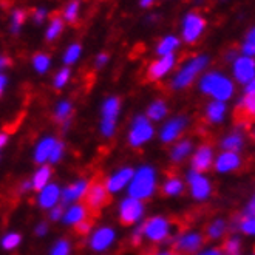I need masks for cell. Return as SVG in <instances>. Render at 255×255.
Wrapping results in <instances>:
<instances>
[{
	"label": "cell",
	"mask_w": 255,
	"mask_h": 255,
	"mask_svg": "<svg viewBox=\"0 0 255 255\" xmlns=\"http://www.w3.org/2000/svg\"><path fill=\"white\" fill-rule=\"evenodd\" d=\"M56 142H57V139L54 136H43L34 147V153H33L34 162L40 164V166H43L45 162H48L50 153H51V150Z\"/></svg>",
	"instance_id": "cell-23"
},
{
	"label": "cell",
	"mask_w": 255,
	"mask_h": 255,
	"mask_svg": "<svg viewBox=\"0 0 255 255\" xmlns=\"http://www.w3.org/2000/svg\"><path fill=\"white\" fill-rule=\"evenodd\" d=\"M54 121L57 123H67L71 121V116H73V104L68 99H62L56 104L54 107Z\"/></svg>",
	"instance_id": "cell-30"
},
{
	"label": "cell",
	"mask_w": 255,
	"mask_h": 255,
	"mask_svg": "<svg viewBox=\"0 0 255 255\" xmlns=\"http://www.w3.org/2000/svg\"><path fill=\"white\" fill-rule=\"evenodd\" d=\"M74 228H76L79 235H88L90 232L93 231V224H92V221H90V220H84V221H81L78 226H74Z\"/></svg>",
	"instance_id": "cell-48"
},
{
	"label": "cell",
	"mask_w": 255,
	"mask_h": 255,
	"mask_svg": "<svg viewBox=\"0 0 255 255\" xmlns=\"http://www.w3.org/2000/svg\"><path fill=\"white\" fill-rule=\"evenodd\" d=\"M22 243V235L17 232H8L2 237L0 240V246H2L5 251H14L17 249Z\"/></svg>",
	"instance_id": "cell-38"
},
{
	"label": "cell",
	"mask_w": 255,
	"mask_h": 255,
	"mask_svg": "<svg viewBox=\"0 0 255 255\" xmlns=\"http://www.w3.org/2000/svg\"><path fill=\"white\" fill-rule=\"evenodd\" d=\"M193 152V141L192 139H178L170 148V161L175 164L183 162Z\"/></svg>",
	"instance_id": "cell-25"
},
{
	"label": "cell",
	"mask_w": 255,
	"mask_h": 255,
	"mask_svg": "<svg viewBox=\"0 0 255 255\" xmlns=\"http://www.w3.org/2000/svg\"><path fill=\"white\" fill-rule=\"evenodd\" d=\"M79 11H81V2L79 0H71L68 2L62 11V20L68 22V23H74L79 17Z\"/></svg>",
	"instance_id": "cell-35"
},
{
	"label": "cell",
	"mask_w": 255,
	"mask_h": 255,
	"mask_svg": "<svg viewBox=\"0 0 255 255\" xmlns=\"http://www.w3.org/2000/svg\"><path fill=\"white\" fill-rule=\"evenodd\" d=\"M228 113V106L226 102H220V101H211L206 106V121L209 124H221L224 121Z\"/></svg>",
	"instance_id": "cell-24"
},
{
	"label": "cell",
	"mask_w": 255,
	"mask_h": 255,
	"mask_svg": "<svg viewBox=\"0 0 255 255\" xmlns=\"http://www.w3.org/2000/svg\"><path fill=\"white\" fill-rule=\"evenodd\" d=\"M65 155V144L62 141H57L51 150V153H50V158H48V162L50 164H57L59 161H61Z\"/></svg>",
	"instance_id": "cell-44"
},
{
	"label": "cell",
	"mask_w": 255,
	"mask_h": 255,
	"mask_svg": "<svg viewBox=\"0 0 255 255\" xmlns=\"http://www.w3.org/2000/svg\"><path fill=\"white\" fill-rule=\"evenodd\" d=\"M186 179L190 189V195L195 201H206L209 197L212 195V184L211 179H209L204 173L195 172V170H189L186 173Z\"/></svg>",
	"instance_id": "cell-8"
},
{
	"label": "cell",
	"mask_w": 255,
	"mask_h": 255,
	"mask_svg": "<svg viewBox=\"0 0 255 255\" xmlns=\"http://www.w3.org/2000/svg\"><path fill=\"white\" fill-rule=\"evenodd\" d=\"M245 133L237 128V130H232L231 133H228L226 136H224L220 142L221 148L226 150V152H235V153H240L242 150L245 148Z\"/></svg>",
	"instance_id": "cell-22"
},
{
	"label": "cell",
	"mask_w": 255,
	"mask_h": 255,
	"mask_svg": "<svg viewBox=\"0 0 255 255\" xmlns=\"http://www.w3.org/2000/svg\"><path fill=\"white\" fill-rule=\"evenodd\" d=\"M8 139H9V136H8V133H5V131H0V150H2L6 144H8Z\"/></svg>",
	"instance_id": "cell-55"
},
{
	"label": "cell",
	"mask_w": 255,
	"mask_h": 255,
	"mask_svg": "<svg viewBox=\"0 0 255 255\" xmlns=\"http://www.w3.org/2000/svg\"><path fill=\"white\" fill-rule=\"evenodd\" d=\"M6 85H8V78H6V74L0 71V96H2L3 92L6 90Z\"/></svg>",
	"instance_id": "cell-53"
},
{
	"label": "cell",
	"mask_w": 255,
	"mask_h": 255,
	"mask_svg": "<svg viewBox=\"0 0 255 255\" xmlns=\"http://www.w3.org/2000/svg\"><path fill=\"white\" fill-rule=\"evenodd\" d=\"M62 31H64V20L61 17H53L48 22L47 29H45V39H47L48 42L56 40L59 36L62 34Z\"/></svg>",
	"instance_id": "cell-34"
},
{
	"label": "cell",
	"mask_w": 255,
	"mask_h": 255,
	"mask_svg": "<svg viewBox=\"0 0 255 255\" xmlns=\"http://www.w3.org/2000/svg\"><path fill=\"white\" fill-rule=\"evenodd\" d=\"M158 189V173L153 166H144L138 167V170L133 172L131 181L127 186L128 197L136 198L139 201H145L152 198Z\"/></svg>",
	"instance_id": "cell-2"
},
{
	"label": "cell",
	"mask_w": 255,
	"mask_h": 255,
	"mask_svg": "<svg viewBox=\"0 0 255 255\" xmlns=\"http://www.w3.org/2000/svg\"><path fill=\"white\" fill-rule=\"evenodd\" d=\"M53 176V172H51V167L47 166V164H43V166H40L31 176V179H29V184H31V190H36L39 192L42 187H45L50 179Z\"/></svg>",
	"instance_id": "cell-27"
},
{
	"label": "cell",
	"mask_w": 255,
	"mask_h": 255,
	"mask_svg": "<svg viewBox=\"0 0 255 255\" xmlns=\"http://www.w3.org/2000/svg\"><path fill=\"white\" fill-rule=\"evenodd\" d=\"M232 74L238 84H249L255 79V61L254 57L237 56L232 61Z\"/></svg>",
	"instance_id": "cell-13"
},
{
	"label": "cell",
	"mask_w": 255,
	"mask_h": 255,
	"mask_svg": "<svg viewBox=\"0 0 255 255\" xmlns=\"http://www.w3.org/2000/svg\"><path fill=\"white\" fill-rule=\"evenodd\" d=\"M84 198H85V207L88 211L98 214L101 209L109 203V192L106 190L102 183H93V184H90Z\"/></svg>",
	"instance_id": "cell-17"
},
{
	"label": "cell",
	"mask_w": 255,
	"mask_h": 255,
	"mask_svg": "<svg viewBox=\"0 0 255 255\" xmlns=\"http://www.w3.org/2000/svg\"><path fill=\"white\" fill-rule=\"evenodd\" d=\"M109 61H110V56H109L107 53H101V54H98L96 59H95V67L99 70V68H102V67H106V65L109 64Z\"/></svg>",
	"instance_id": "cell-49"
},
{
	"label": "cell",
	"mask_w": 255,
	"mask_h": 255,
	"mask_svg": "<svg viewBox=\"0 0 255 255\" xmlns=\"http://www.w3.org/2000/svg\"><path fill=\"white\" fill-rule=\"evenodd\" d=\"M82 56V47L81 43H70L67 50L64 51L62 54V61L65 64V67H70V65H74Z\"/></svg>",
	"instance_id": "cell-31"
},
{
	"label": "cell",
	"mask_w": 255,
	"mask_h": 255,
	"mask_svg": "<svg viewBox=\"0 0 255 255\" xmlns=\"http://www.w3.org/2000/svg\"><path fill=\"white\" fill-rule=\"evenodd\" d=\"M195 255H223V249H220V248H207V249L198 251Z\"/></svg>",
	"instance_id": "cell-52"
},
{
	"label": "cell",
	"mask_w": 255,
	"mask_h": 255,
	"mask_svg": "<svg viewBox=\"0 0 255 255\" xmlns=\"http://www.w3.org/2000/svg\"><path fill=\"white\" fill-rule=\"evenodd\" d=\"M118 214H119V221H121V224H124V226L139 224L145 214V204L144 201L127 197L119 203Z\"/></svg>",
	"instance_id": "cell-7"
},
{
	"label": "cell",
	"mask_w": 255,
	"mask_h": 255,
	"mask_svg": "<svg viewBox=\"0 0 255 255\" xmlns=\"http://www.w3.org/2000/svg\"><path fill=\"white\" fill-rule=\"evenodd\" d=\"M155 2H156V0H139V6L141 8H150Z\"/></svg>",
	"instance_id": "cell-56"
},
{
	"label": "cell",
	"mask_w": 255,
	"mask_h": 255,
	"mask_svg": "<svg viewBox=\"0 0 255 255\" xmlns=\"http://www.w3.org/2000/svg\"><path fill=\"white\" fill-rule=\"evenodd\" d=\"M238 110L246 118L254 116L255 113V95H243L238 101Z\"/></svg>",
	"instance_id": "cell-39"
},
{
	"label": "cell",
	"mask_w": 255,
	"mask_h": 255,
	"mask_svg": "<svg viewBox=\"0 0 255 255\" xmlns=\"http://www.w3.org/2000/svg\"><path fill=\"white\" fill-rule=\"evenodd\" d=\"M87 218H88V209L85 207V204L74 203V204H70L64 211L62 221L67 226H78L81 221Z\"/></svg>",
	"instance_id": "cell-21"
},
{
	"label": "cell",
	"mask_w": 255,
	"mask_h": 255,
	"mask_svg": "<svg viewBox=\"0 0 255 255\" xmlns=\"http://www.w3.org/2000/svg\"><path fill=\"white\" fill-rule=\"evenodd\" d=\"M153 136H155V127L152 121H148L144 115H139L133 119L127 134V141L130 147L139 148L144 144H147L150 139H153Z\"/></svg>",
	"instance_id": "cell-6"
},
{
	"label": "cell",
	"mask_w": 255,
	"mask_h": 255,
	"mask_svg": "<svg viewBox=\"0 0 255 255\" xmlns=\"http://www.w3.org/2000/svg\"><path fill=\"white\" fill-rule=\"evenodd\" d=\"M176 65V54H169V56H159L156 61H153L147 68V78L148 81L156 82L166 78L167 74L175 68Z\"/></svg>",
	"instance_id": "cell-16"
},
{
	"label": "cell",
	"mask_w": 255,
	"mask_h": 255,
	"mask_svg": "<svg viewBox=\"0 0 255 255\" xmlns=\"http://www.w3.org/2000/svg\"><path fill=\"white\" fill-rule=\"evenodd\" d=\"M209 62H211V59H209L207 54H197L190 57L189 61H186L179 70L173 74L172 78V88L173 90H184L187 87H190L195 79H197L200 74L207 68Z\"/></svg>",
	"instance_id": "cell-3"
},
{
	"label": "cell",
	"mask_w": 255,
	"mask_h": 255,
	"mask_svg": "<svg viewBox=\"0 0 255 255\" xmlns=\"http://www.w3.org/2000/svg\"><path fill=\"white\" fill-rule=\"evenodd\" d=\"M88 187H90V179L87 178H81L78 181L68 184L67 187L61 190V204L65 207V206L78 203L79 200L85 197Z\"/></svg>",
	"instance_id": "cell-18"
},
{
	"label": "cell",
	"mask_w": 255,
	"mask_h": 255,
	"mask_svg": "<svg viewBox=\"0 0 255 255\" xmlns=\"http://www.w3.org/2000/svg\"><path fill=\"white\" fill-rule=\"evenodd\" d=\"M254 54H255V28H251L242 43V56L254 57Z\"/></svg>",
	"instance_id": "cell-40"
},
{
	"label": "cell",
	"mask_w": 255,
	"mask_h": 255,
	"mask_svg": "<svg viewBox=\"0 0 255 255\" xmlns=\"http://www.w3.org/2000/svg\"><path fill=\"white\" fill-rule=\"evenodd\" d=\"M48 223L47 221H39V224L36 226V235L37 237H45L48 234Z\"/></svg>",
	"instance_id": "cell-50"
},
{
	"label": "cell",
	"mask_w": 255,
	"mask_h": 255,
	"mask_svg": "<svg viewBox=\"0 0 255 255\" xmlns=\"http://www.w3.org/2000/svg\"><path fill=\"white\" fill-rule=\"evenodd\" d=\"M6 65H8V59H6V57H2V56H0V70L5 68Z\"/></svg>",
	"instance_id": "cell-58"
},
{
	"label": "cell",
	"mask_w": 255,
	"mask_h": 255,
	"mask_svg": "<svg viewBox=\"0 0 255 255\" xmlns=\"http://www.w3.org/2000/svg\"><path fill=\"white\" fill-rule=\"evenodd\" d=\"M206 29V20L198 12H187L181 23V37L186 43H195Z\"/></svg>",
	"instance_id": "cell-9"
},
{
	"label": "cell",
	"mask_w": 255,
	"mask_h": 255,
	"mask_svg": "<svg viewBox=\"0 0 255 255\" xmlns=\"http://www.w3.org/2000/svg\"><path fill=\"white\" fill-rule=\"evenodd\" d=\"M228 232V223L223 218L214 220L211 224L207 226V238L211 240H220L224 237V234Z\"/></svg>",
	"instance_id": "cell-32"
},
{
	"label": "cell",
	"mask_w": 255,
	"mask_h": 255,
	"mask_svg": "<svg viewBox=\"0 0 255 255\" xmlns=\"http://www.w3.org/2000/svg\"><path fill=\"white\" fill-rule=\"evenodd\" d=\"M133 172L134 170L130 166H126L110 173L106 179V183H104V187H106L109 195H116L119 192H123L124 189H127L128 183L131 181Z\"/></svg>",
	"instance_id": "cell-15"
},
{
	"label": "cell",
	"mask_w": 255,
	"mask_h": 255,
	"mask_svg": "<svg viewBox=\"0 0 255 255\" xmlns=\"http://www.w3.org/2000/svg\"><path fill=\"white\" fill-rule=\"evenodd\" d=\"M148 255H179V254L172 251V249H161V251H155V252L148 254Z\"/></svg>",
	"instance_id": "cell-54"
},
{
	"label": "cell",
	"mask_w": 255,
	"mask_h": 255,
	"mask_svg": "<svg viewBox=\"0 0 255 255\" xmlns=\"http://www.w3.org/2000/svg\"><path fill=\"white\" fill-rule=\"evenodd\" d=\"M190 167L195 172L204 173L212 167L214 159H215V152L214 147L209 144H203L198 148H195L190 155Z\"/></svg>",
	"instance_id": "cell-14"
},
{
	"label": "cell",
	"mask_w": 255,
	"mask_h": 255,
	"mask_svg": "<svg viewBox=\"0 0 255 255\" xmlns=\"http://www.w3.org/2000/svg\"><path fill=\"white\" fill-rule=\"evenodd\" d=\"M31 64H33V68L36 73L45 74V73H48V70L51 68V57L47 53H36L33 56Z\"/></svg>",
	"instance_id": "cell-33"
},
{
	"label": "cell",
	"mask_w": 255,
	"mask_h": 255,
	"mask_svg": "<svg viewBox=\"0 0 255 255\" xmlns=\"http://www.w3.org/2000/svg\"><path fill=\"white\" fill-rule=\"evenodd\" d=\"M240 166H242V156L235 152H226V150H223V152L214 159V167L218 173L235 172L240 169Z\"/></svg>",
	"instance_id": "cell-20"
},
{
	"label": "cell",
	"mask_w": 255,
	"mask_h": 255,
	"mask_svg": "<svg viewBox=\"0 0 255 255\" xmlns=\"http://www.w3.org/2000/svg\"><path fill=\"white\" fill-rule=\"evenodd\" d=\"M116 229L112 226H99L95 231L90 232V238H88V245L92 248V251L95 252H107L115 243H116Z\"/></svg>",
	"instance_id": "cell-10"
},
{
	"label": "cell",
	"mask_w": 255,
	"mask_h": 255,
	"mask_svg": "<svg viewBox=\"0 0 255 255\" xmlns=\"http://www.w3.org/2000/svg\"><path fill=\"white\" fill-rule=\"evenodd\" d=\"M189 126V118L187 116H173L170 119H167L166 123L162 124L161 130H159V139L164 144H172L176 142L179 139V136L183 134V131L186 130V127Z\"/></svg>",
	"instance_id": "cell-12"
},
{
	"label": "cell",
	"mask_w": 255,
	"mask_h": 255,
	"mask_svg": "<svg viewBox=\"0 0 255 255\" xmlns=\"http://www.w3.org/2000/svg\"><path fill=\"white\" fill-rule=\"evenodd\" d=\"M70 78H71V70L70 67H64L59 70L56 74H54V78H53V85L56 90H62L68 82H70Z\"/></svg>",
	"instance_id": "cell-42"
},
{
	"label": "cell",
	"mask_w": 255,
	"mask_h": 255,
	"mask_svg": "<svg viewBox=\"0 0 255 255\" xmlns=\"http://www.w3.org/2000/svg\"><path fill=\"white\" fill-rule=\"evenodd\" d=\"M25 190H31V184H29V181H23V183H22L20 192H25Z\"/></svg>",
	"instance_id": "cell-57"
},
{
	"label": "cell",
	"mask_w": 255,
	"mask_h": 255,
	"mask_svg": "<svg viewBox=\"0 0 255 255\" xmlns=\"http://www.w3.org/2000/svg\"><path fill=\"white\" fill-rule=\"evenodd\" d=\"M242 217H255V200L251 198V201L248 203V206L245 207L243 215Z\"/></svg>",
	"instance_id": "cell-51"
},
{
	"label": "cell",
	"mask_w": 255,
	"mask_h": 255,
	"mask_svg": "<svg viewBox=\"0 0 255 255\" xmlns=\"http://www.w3.org/2000/svg\"><path fill=\"white\" fill-rule=\"evenodd\" d=\"M61 186L56 183H48L37 192V204L42 209L50 211L51 207L61 204Z\"/></svg>",
	"instance_id": "cell-19"
},
{
	"label": "cell",
	"mask_w": 255,
	"mask_h": 255,
	"mask_svg": "<svg viewBox=\"0 0 255 255\" xmlns=\"http://www.w3.org/2000/svg\"><path fill=\"white\" fill-rule=\"evenodd\" d=\"M167 115H169L167 102L164 99H155L153 102H150V106L147 107L145 118L148 119V121L158 123V121H162V119H166Z\"/></svg>",
	"instance_id": "cell-26"
},
{
	"label": "cell",
	"mask_w": 255,
	"mask_h": 255,
	"mask_svg": "<svg viewBox=\"0 0 255 255\" xmlns=\"http://www.w3.org/2000/svg\"><path fill=\"white\" fill-rule=\"evenodd\" d=\"M48 19V11L45 8H37L34 12H33V22L36 25H42L45 23V20Z\"/></svg>",
	"instance_id": "cell-47"
},
{
	"label": "cell",
	"mask_w": 255,
	"mask_h": 255,
	"mask_svg": "<svg viewBox=\"0 0 255 255\" xmlns=\"http://www.w3.org/2000/svg\"><path fill=\"white\" fill-rule=\"evenodd\" d=\"M64 211H65V207H64L62 204H57V206L51 207L50 211H48V218H50L51 221H59V220H62Z\"/></svg>",
	"instance_id": "cell-46"
},
{
	"label": "cell",
	"mask_w": 255,
	"mask_h": 255,
	"mask_svg": "<svg viewBox=\"0 0 255 255\" xmlns=\"http://www.w3.org/2000/svg\"><path fill=\"white\" fill-rule=\"evenodd\" d=\"M223 255H242V238L238 235H231L226 238Z\"/></svg>",
	"instance_id": "cell-37"
},
{
	"label": "cell",
	"mask_w": 255,
	"mask_h": 255,
	"mask_svg": "<svg viewBox=\"0 0 255 255\" xmlns=\"http://www.w3.org/2000/svg\"><path fill=\"white\" fill-rule=\"evenodd\" d=\"M204 245V237L201 232L198 231H187L179 234L175 238V252H178L179 255H192L197 254Z\"/></svg>",
	"instance_id": "cell-11"
},
{
	"label": "cell",
	"mask_w": 255,
	"mask_h": 255,
	"mask_svg": "<svg viewBox=\"0 0 255 255\" xmlns=\"http://www.w3.org/2000/svg\"><path fill=\"white\" fill-rule=\"evenodd\" d=\"M238 229L245 235L255 234V217H242L238 220Z\"/></svg>",
	"instance_id": "cell-43"
},
{
	"label": "cell",
	"mask_w": 255,
	"mask_h": 255,
	"mask_svg": "<svg viewBox=\"0 0 255 255\" xmlns=\"http://www.w3.org/2000/svg\"><path fill=\"white\" fill-rule=\"evenodd\" d=\"M25 20H26V12L23 9H14L11 12V17H9V31L12 34L20 33Z\"/></svg>",
	"instance_id": "cell-36"
},
{
	"label": "cell",
	"mask_w": 255,
	"mask_h": 255,
	"mask_svg": "<svg viewBox=\"0 0 255 255\" xmlns=\"http://www.w3.org/2000/svg\"><path fill=\"white\" fill-rule=\"evenodd\" d=\"M200 92L206 96H211L214 101L228 102L235 95L234 81L220 71H207L200 78Z\"/></svg>",
	"instance_id": "cell-1"
},
{
	"label": "cell",
	"mask_w": 255,
	"mask_h": 255,
	"mask_svg": "<svg viewBox=\"0 0 255 255\" xmlns=\"http://www.w3.org/2000/svg\"><path fill=\"white\" fill-rule=\"evenodd\" d=\"M121 113V99L116 96H110L102 102L101 107V124L99 130L104 138H112L116 133L118 118Z\"/></svg>",
	"instance_id": "cell-5"
},
{
	"label": "cell",
	"mask_w": 255,
	"mask_h": 255,
	"mask_svg": "<svg viewBox=\"0 0 255 255\" xmlns=\"http://www.w3.org/2000/svg\"><path fill=\"white\" fill-rule=\"evenodd\" d=\"M144 240V234H142V223H139L138 228H134L130 234V242L133 246H139Z\"/></svg>",
	"instance_id": "cell-45"
},
{
	"label": "cell",
	"mask_w": 255,
	"mask_h": 255,
	"mask_svg": "<svg viewBox=\"0 0 255 255\" xmlns=\"http://www.w3.org/2000/svg\"><path fill=\"white\" fill-rule=\"evenodd\" d=\"M186 189V184L184 181L179 176H169L166 181L162 184V192L164 195H167V197H179Z\"/></svg>",
	"instance_id": "cell-29"
},
{
	"label": "cell",
	"mask_w": 255,
	"mask_h": 255,
	"mask_svg": "<svg viewBox=\"0 0 255 255\" xmlns=\"http://www.w3.org/2000/svg\"><path fill=\"white\" fill-rule=\"evenodd\" d=\"M172 228H173V224L170 220H167L162 215H156L142 223V234H144V238L148 240L150 243L159 245V243L167 242L172 237Z\"/></svg>",
	"instance_id": "cell-4"
},
{
	"label": "cell",
	"mask_w": 255,
	"mask_h": 255,
	"mask_svg": "<svg viewBox=\"0 0 255 255\" xmlns=\"http://www.w3.org/2000/svg\"><path fill=\"white\" fill-rule=\"evenodd\" d=\"M235 57H237V53H234V51H231V53L228 54V59H229V61H234Z\"/></svg>",
	"instance_id": "cell-59"
},
{
	"label": "cell",
	"mask_w": 255,
	"mask_h": 255,
	"mask_svg": "<svg viewBox=\"0 0 255 255\" xmlns=\"http://www.w3.org/2000/svg\"><path fill=\"white\" fill-rule=\"evenodd\" d=\"M48 255H71V243L67 238H59L50 248Z\"/></svg>",
	"instance_id": "cell-41"
},
{
	"label": "cell",
	"mask_w": 255,
	"mask_h": 255,
	"mask_svg": "<svg viewBox=\"0 0 255 255\" xmlns=\"http://www.w3.org/2000/svg\"><path fill=\"white\" fill-rule=\"evenodd\" d=\"M179 45H181V40L179 37L173 36V34H169L166 37H162L158 45H156V54L158 56H169V54H175L176 50L179 48Z\"/></svg>",
	"instance_id": "cell-28"
}]
</instances>
